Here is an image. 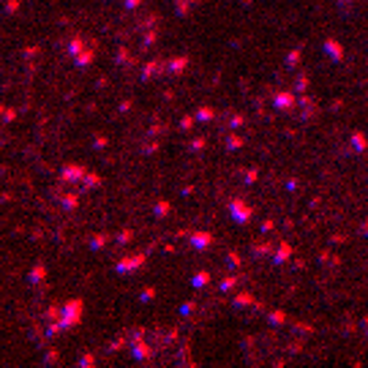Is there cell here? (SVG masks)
<instances>
[{
  "label": "cell",
  "instance_id": "cell-1",
  "mask_svg": "<svg viewBox=\"0 0 368 368\" xmlns=\"http://www.w3.org/2000/svg\"><path fill=\"white\" fill-rule=\"evenodd\" d=\"M82 311H85V303H82V298H71L66 306H63V327L66 330H74V327H79L82 325Z\"/></svg>",
  "mask_w": 368,
  "mask_h": 368
},
{
  "label": "cell",
  "instance_id": "cell-2",
  "mask_svg": "<svg viewBox=\"0 0 368 368\" xmlns=\"http://www.w3.org/2000/svg\"><path fill=\"white\" fill-rule=\"evenodd\" d=\"M229 215H232V221L235 224H249L251 218H254V205H249L246 199H240V197H235V199H229Z\"/></svg>",
  "mask_w": 368,
  "mask_h": 368
},
{
  "label": "cell",
  "instance_id": "cell-3",
  "mask_svg": "<svg viewBox=\"0 0 368 368\" xmlns=\"http://www.w3.org/2000/svg\"><path fill=\"white\" fill-rule=\"evenodd\" d=\"M298 104H300V95L295 90H278L273 95V107H276V112H281V115H292V112L298 109Z\"/></svg>",
  "mask_w": 368,
  "mask_h": 368
},
{
  "label": "cell",
  "instance_id": "cell-4",
  "mask_svg": "<svg viewBox=\"0 0 368 368\" xmlns=\"http://www.w3.org/2000/svg\"><path fill=\"white\" fill-rule=\"evenodd\" d=\"M145 262H148V251H139V254H134V257L117 259L115 270H117V273H134V270H139L142 265H145Z\"/></svg>",
  "mask_w": 368,
  "mask_h": 368
},
{
  "label": "cell",
  "instance_id": "cell-5",
  "mask_svg": "<svg viewBox=\"0 0 368 368\" xmlns=\"http://www.w3.org/2000/svg\"><path fill=\"white\" fill-rule=\"evenodd\" d=\"M85 175H87V169L82 164H66L63 166V172H60V178H58V183H79V180H85Z\"/></svg>",
  "mask_w": 368,
  "mask_h": 368
},
{
  "label": "cell",
  "instance_id": "cell-6",
  "mask_svg": "<svg viewBox=\"0 0 368 368\" xmlns=\"http://www.w3.org/2000/svg\"><path fill=\"white\" fill-rule=\"evenodd\" d=\"M188 240H191V249H194V251H205V249H210V246L215 243L213 232H207V229H197V232H191Z\"/></svg>",
  "mask_w": 368,
  "mask_h": 368
},
{
  "label": "cell",
  "instance_id": "cell-7",
  "mask_svg": "<svg viewBox=\"0 0 368 368\" xmlns=\"http://www.w3.org/2000/svg\"><path fill=\"white\" fill-rule=\"evenodd\" d=\"M131 355L137 360H142V363H150V360L156 357V349L150 347L145 338H137V341H131Z\"/></svg>",
  "mask_w": 368,
  "mask_h": 368
},
{
  "label": "cell",
  "instance_id": "cell-8",
  "mask_svg": "<svg viewBox=\"0 0 368 368\" xmlns=\"http://www.w3.org/2000/svg\"><path fill=\"white\" fill-rule=\"evenodd\" d=\"M325 55L335 63H341L344 58H347V50H344L341 41H335V38H325Z\"/></svg>",
  "mask_w": 368,
  "mask_h": 368
},
{
  "label": "cell",
  "instance_id": "cell-9",
  "mask_svg": "<svg viewBox=\"0 0 368 368\" xmlns=\"http://www.w3.org/2000/svg\"><path fill=\"white\" fill-rule=\"evenodd\" d=\"M188 68V55H175V58L166 60V71H169L172 77H183Z\"/></svg>",
  "mask_w": 368,
  "mask_h": 368
},
{
  "label": "cell",
  "instance_id": "cell-10",
  "mask_svg": "<svg viewBox=\"0 0 368 368\" xmlns=\"http://www.w3.org/2000/svg\"><path fill=\"white\" fill-rule=\"evenodd\" d=\"M289 257H292V246L286 243V240H281V243L276 246V254H273L270 259H273V265H276V267H281V265H284V262L289 259Z\"/></svg>",
  "mask_w": 368,
  "mask_h": 368
},
{
  "label": "cell",
  "instance_id": "cell-11",
  "mask_svg": "<svg viewBox=\"0 0 368 368\" xmlns=\"http://www.w3.org/2000/svg\"><path fill=\"white\" fill-rule=\"evenodd\" d=\"M93 60H95V46H93V44H87L79 55H74V63H77L79 68H87Z\"/></svg>",
  "mask_w": 368,
  "mask_h": 368
},
{
  "label": "cell",
  "instance_id": "cell-12",
  "mask_svg": "<svg viewBox=\"0 0 368 368\" xmlns=\"http://www.w3.org/2000/svg\"><path fill=\"white\" fill-rule=\"evenodd\" d=\"M161 68H166V60H161V58L145 63V66H142V79H153L156 71H161Z\"/></svg>",
  "mask_w": 368,
  "mask_h": 368
},
{
  "label": "cell",
  "instance_id": "cell-13",
  "mask_svg": "<svg viewBox=\"0 0 368 368\" xmlns=\"http://www.w3.org/2000/svg\"><path fill=\"white\" fill-rule=\"evenodd\" d=\"M251 251H254V257H273L276 254L273 243H267V240H257V243L251 246Z\"/></svg>",
  "mask_w": 368,
  "mask_h": 368
},
{
  "label": "cell",
  "instance_id": "cell-14",
  "mask_svg": "<svg viewBox=\"0 0 368 368\" xmlns=\"http://www.w3.org/2000/svg\"><path fill=\"white\" fill-rule=\"evenodd\" d=\"M267 322L273 325V327H281V325L289 322V314L281 311V308H273V311H267Z\"/></svg>",
  "mask_w": 368,
  "mask_h": 368
},
{
  "label": "cell",
  "instance_id": "cell-15",
  "mask_svg": "<svg viewBox=\"0 0 368 368\" xmlns=\"http://www.w3.org/2000/svg\"><path fill=\"white\" fill-rule=\"evenodd\" d=\"M232 303H235L237 308H240V306H251V308H257V303H259V300L254 298L251 292H237V295H235V300H232Z\"/></svg>",
  "mask_w": 368,
  "mask_h": 368
},
{
  "label": "cell",
  "instance_id": "cell-16",
  "mask_svg": "<svg viewBox=\"0 0 368 368\" xmlns=\"http://www.w3.org/2000/svg\"><path fill=\"white\" fill-rule=\"evenodd\" d=\"M352 148H355V153H365V150H368V137H365L363 131L352 134Z\"/></svg>",
  "mask_w": 368,
  "mask_h": 368
},
{
  "label": "cell",
  "instance_id": "cell-17",
  "mask_svg": "<svg viewBox=\"0 0 368 368\" xmlns=\"http://www.w3.org/2000/svg\"><path fill=\"white\" fill-rule=\"evenodd\" d=\"M87 44H90V41H85V38L79 36V33H77V36H71V41H68V52H71V58H74V55H79V52H82V50H85Z\"/></svg>",
  "mask_w": 368,
  "mask_h": 368
},
{
  "label": "cell",
  "instance_id": "cell-18",
  "mask_svg": "<svg viewBox=\"0 0 368 368\" xmlns=\"http://www.w3.org/2000/svg\"><path fill=\"white\" fill-rule=\"evenodd\" d=\"M101 183H104V178H101L99 172H87V175H85V180H82V188L93 191V188H99Z\"/></svg>",
  "mask_w": 368,
  "mask_h": 368
},
{
  "label": "cell",
  "instance_id": "cell-19",
  "mask_svg": "<svg viewBox=\"0 0 368 368\" xmlns=\"http://www.w3.org/2000/svg\"><path fill=\"white\" fill-rule=\"evenodd\" d=\"M58 199L66 210H77L79 207V194H58Z\"/></svg>",
  "mask_w": 368,
  "mask_h": 368
},
{
  "label": "cell",
  "instance_id": "cell-20",
  "mask_svg": "<svg viewBox=\"0 0 368 368\" xmlns=\"http://www.w3.org/2000/svg\"><path fill=\"white\" fill-rule=\"evenodd\" d=\"M153 213H156V218H166V215L172 213V202H166V199H158V202L153 205Z\"/></svg>",
  "mask_w": 368,
  "mask_h": 368
},
{
  "label": "cell",
  "instance_id": "cell-21",
  "mask_svg": "<svg viewBox=\"0 0 368 368\" xmlns=\"http://www.w3.org/2000/svg\"><path fill=\"white\" fill-rule=\"evenodd\" d=\"M44 278H46V267L41 265V262H38V265H36L33 270H30L28 281H30V284H41V281H44Z\"/></svg>",
  "mask_w": 368,
  "mask_h": 368
},
{
  "label": "cell",
  "instance_id": "cell-22",
  "mask_svg": "<svg viewBox=\"0 0 368 368\" xmlns=\"http://www.w3.org/2000/svg\"><path fill=\"white\" fill-rule=\"evenodd\" d=\"M246 145V139L240 137V134H235V129L229 131V137H227V150H240Z\"/></svg>",
  "mask_w": 368,
  "mask_h": 368
},
{
  "label": "cell",
  "instance_id": "cell-23",
  "mask_svg": "<svg viewBox=\"0 0 368 368\" xmlns=\"http://www.w3.org/2000/svg\"><path fill=\"white\" fill-rule=\"evenodd\" d=\"M156 38H158V30H156L153 25H150V28L145 30V41H142V52H148V50H150V46H153V44H156Z\"/></svg>",
  "mask_w": 368,
  "mask_h": 368
},
{
  "label": "cell",
  "instance_id": "cell-24",
  "mask_svg": "<svg viewBox=\"0 0 368 368\" xmlns=\"http://www.w3.org/2000/svg\"><path fill=\"white\" fill-rule=\"evenodd\" d=\"M213 117H215V109L213 107H199L197 109V120H199V123H210Z\"/></svg>",
  "mask_w": 368,
  "mask_h": 368
},
{
  "label": "cell",
  "instance_id": "cell-25",
  "mask_svg": "<svg viewBox=\"0 0 368 368\" xmlns=\"http://www.w3.org/2000/svg\"><path fill=\"white\" fill-rule=\"evenodd\" d=\"M44 319H46V322H60V319H63V308L60 306H50V308L44 311Z\"/></svg>",
  "mask_w": 368,
  "mask_h": 368
},
{
  "label": "cell",
  "instance_id": "cell-26",
  "mask_svg": "<svg viewBox=\"0 0 368 368\" xmlns=\"http://www.w3.org/2000/svg\"><path fill=\"white\" fill-rule=\"evenodd\" d=\"M191 284H194L197 289H202V286H207V284H210V270H199V273L194 276V281H191Z\"/></svg>",
  "mask_w": 368,
  "mask_h": 368
},
{
  "label": "cell",
  "instance_id": "cell-27",
  "mask_svg": "<svg viewBox=\"0 0 368 368\" xmlns=\"http://www.w3.org/2000/svg\"><path fill=\"white\" fill-rule=\"evenodd\" d=\"M300 60H303V50H300V46H295V50L286 55V66L295 68V66H300Z\"/></svg>",
  "mask_w": 368,
  "mask_h": 368
},
{
  "label": "cell",
  "instance_id": "cell-28",
  "mask_svg": "<svg viewBox=\"0 0 368 368\" xmlns=\"http://www.w3.org/2000/svg\"><path fill=\"white\" fill-rule=\"evenodd\" d=\"M60 333H66L63 322H50V327H46V333H44V338H58Z\"/></svg>",
  "mask_w": 368,
  "mask_h": 368
},
{
  "label": "cell",
  "instance_id": "cell-29",
  "mask_svg": "<svg viewBox=\"0 0 368 368\" xmlns=\"http://www.w3.org/2000/svg\"><path fill=\"white\" fill-rule=\"evenodd\" d=\"M237 281H240L237 276H224V278H221V284H218V289H221V292H232V289L237 286Z\"/></svg>",
  "mask_w": 368,
  "mask_h": 368
},
{
  "label": "cell",
  "instance_id": "cell-30",
  "mask_svg": "<svg viewBox=\"0 0 368 368\" xmlns=\"http://www.w3.org/2000/svg\"><path fill=\"white\" fill-rule=\"evenodd\" d=\"M107 243H109V237L104 235V232H99V235H93V237H90V249H93V251H101Z\"/></svg>",
  "mask_w": 368,
  "mask_h": 368
},
{
  "label": "cell",
  "instance_id": "cell-31",
  "mask_svg": "<svg viewBox=\"0 0 368 368\" xmlns=\"http://www.w3.org/2000/svg\"><path fill=\"white\" fill-rule=\"evenodd\" d=\"M191 6H194V0H178V3H175L178 17H188V14H191Z\"/></svg>",
  "mask_w": 368,
  "mask_h": 368
},
{
  "label": "cell",
  "instance_id": "cell-32",
  "mask_svg": "<svg viewBox=\"0 0 368 368\" xmlns=\"http://www.w3.org/2000/svg\"><path fill=\"white\" fill-rule=\"evenodd\" d=\"M308 85H311V79H308V74H300L298 77V85H295V93H308Z\"/></svg>",
  "mask_w": 368,
  "mask_h": 368
},
{
  "label": "cell",
  "instance_id": "cell-33",
  "mask_svg": "<svg viewBox=\"0 0 368 368\" xmlns=\"http://www.w3.org/2000/svg\"><path fill=\"white\" fill-rule=\"evenodd\" d=\"M194 123H197V115H183L180 117V131H191Z\"/></svg>",
  "mask_w": 368,
  "mask_h": 368
},
{
  "label": "cell",
  "instance_id": "cell-34",
  "mask_svg": "<svg viewBox=\"0 0 368 368\" xmlns=\"http://www.w3.org/2000/svg\"><path fill=\"white\" fill-rule=\"evenodd\" d=\"M205 145H207V137H194L191 139V150H194V153H202Z\"/></svg>",
  "mask_w": 368,
  "mask_h": 368
},
{
  "label": "cell",
  "instance_id": "cell-35",
  "mask_svg": "<svg viewBox=\"0 0 368 368\" xmlns=\"http://www.w3.org/2000/svg\"><path fill=\"white\" fill-rule=\"evenodd\" d=\"M131 237H134V232H131V229H123V232H117V235H115V240H117L120 246L131 243Z\"/></svg>",
  "mask_w": 368,
  "mask_h": 368
},
{
  "label": "cell",
  "instance_id": "cell-36",
  "mask_svg": "<svg viewBox=\"0 0 368 368\" xmlns=\"http://www.w3.org/2000/svg\"><path fill=\"white\" fill-rule=\"evenodd\" d=\"M77 365H82V368H90V365H95V355H93V352H87V355L79 357V363H77Z\"/></svg>",
  "mask_w": 368,
  "mask_h": 368
},
{
  "label": "cell",
  "instance_id": "cell-37",
  "mask_svg": "<svg viewBox=\"0 0 368 368\" xmlns=\"http://www.w3.org/2000/svg\"><path fill=\"white\" fill-rule=\"evenodd\" d=\"M44 363H46V365L60 363V352H58V349H50V352H46V357H44Z\"/></svg>",
  "mask_w": 368,
  "mask_h": 368
},
{
  "label": "cell",
  "instance_id": "cell-38",
  "mask_svg": "<svg viewBox=\"0 0 368 368\" xmlns=\"http://www.w3.org/2000/svg\"><path fill=\"white\" fill-rule=\"evenodd\" d=\"M240 126H246V115H240V112H237V115L229 117V129H240Z\"/></svg>",
  "mask_w": 368,
  "mask_h": 368
},
{
  "label": "cell",
  "instance_id": "cell-39",
  "mask_svg": "<svg viewBox=\"0 0 368 368\" xmlns=\"http://www.w3.org/2000/svg\"><path fill=\"white\" fill-rule=\"evenodd\" d=\"M14 120H17V109L3 107V123H14Z\"/></svg>",
  "mask_w": 368,
  "mask_h": 368
},
{
  "label": "cell",
  "instance_id": "cell-40",
  "mask_svg": "<svg viewBox=\"0 0 368 368\" xmlns=\"http://www.w3.org/2000/svg\"><path fill=\"white\" fill-rule=\"evenodd\" d=\"M115 60H117V63H131V55H129V50H126V46H120Z\"/></svg>",
  "mask_w": 368,
  "mask_h": 368
},
{
  "label": "cell",
  "instance_id": "cell-41",
  "mask_svg": "<svg viewBox=\"0 0 368 368\" xmlns=\"http://www.w3.org/2000/svg\"><path fill=\"white\" fill-rule=\"evenodd\" d=\"M194 308H197V303L188 300V303H183V306H180V314L183 316H191V314H194Z\"/></svg>",
  "mask_w": 368,
  "mask_h": 368
},
{
  "label": "cell",
  "instance_id": "cell-42",
  "mask_svg": "<svg viewBox=\"0 0 368 368\" xmlns=\"http://www.w3.org/2000/svg\"><path fill=\"white\" fill-rule=\"evenodd\" d=\"M316 115V104H308V107H303V120H311Z\"/></svg>",
  "mask_w": 368,
  "mask_h": 368
},
{
  "label": "cell",
  "instance_id": "cell-43",
  "mask_svg": "<svg viewBox=\"0 0 368 368\" xmlns=\"http://www.w3.org/2000/svg\"><path fill=\"white\" fill-rule=\"evenodd\" d=\"M153 298H156V286H145V289H142V300L150 303Z\"/></svg>",
  "mask_w": 368,
  "mask_h": 368
},
{
  "label": "cell",
  "instance_id": "cell-44",
  "mask_svg": "<svg viewBox=\"0 0 368 368\" xmlns=\"http://www.w3.org/2000/svg\"><path fill=\"white\" fill-rule=\"evenodd\" d=\"M123 347H126V338H123V335H120V338H115V341L109 344V352H120Z\"/></svg>",
  "mask_w": 368,
  "mask_h": 368
},
{
  "label": "cell",
  "instance_id": "cell-45",
  "mask_svg": "<svg viewBox=\"0 0 368 368\" xmlns=\"http://www.w3.org/2000/svg\"><path fill=\"white\" fill-rule=\"evenodd\" d=\"M19 11V0H6V14H17Z\"/></svg>",
  "mask_w": 368,
  "mask_h": 368
},
{
  "label": "cell",
  "instance_id": "cell-46",
  "mask_svg": "<svg viewBox=\"0 0 368 368\" xmlns=\"http://www.w3.org/2000/svg\"><path fill=\"white\" fill-rule=\"evenodd\" d=\"M107 137H104V134H95V137H93V148H107Z\"/></svg>",
  "mask_w": 368,
  "mask_h": 368
},
{
  "label": "cell",
  "instance_id": "cell-47",
  "mask_svg": "<svg viewBox=\"0 0 368 368\" xmlns=\"http://www.w3.org/2000/svg\"><path fill=\"white\" fill-rule=\"evenodd\" d=\"M259 229H262V232H276V221H273V218H265Z\"/></svg>",
  "mask_w": 368,
  "mask_h": 368
},
{
  "label": "cell",
  "instance_id": "cell-48",
  "mask_svg": "<svg viewBox=\"0 0 368 368\" xmlns=\"http://www.w3.org/2000/svg\"><path fill=\"white\" fill-rule=\"evenodd\" d=\"M259 180V169H249L246 172V183H257Z\"/></svg>",
  "mask_w": 368,
  "mask_h": 368
},
{
  "label": "cell",
  "instance_id": "cell-49",
  "mask_svg": "<svg viewBox=\"0 0 368 368\" xmlns=\"http://www.w3.org/2000/svg\"><path fill=\"white\" fill-rule=\"evenodd\" d=\"M126 9H129V11H137V9H142V0H126Z\"/></svg>",
  "mask_w": 368,
  "mask_h": 368
},
{
  "label": "cell",
  "instance_id": "cell-50",
  "mask_svg": "<svg viewBox=\"0 0 368 368\" xmlns=\"http://www.w3.org/2000/svg\"><path fill=\"white\" fill-rule=\"evenodd\" d=\"M22 52H25V58H36V55L41 52V50H38V46H25Z\"/></svg>",
  "mask_w": 368,
  "mask_h": 368
},
{
  "label": "cell",
  "instance_id": "cell-51",
  "mask_svg": "<svg viewBox=\"0 0 368 368\" xmlns=\"http://www.w3.org/2000/svg\"><path fill=\"white\" fill-rule=\"evenodd\" d=\"M227 262H232V267H240V257L235 251H229V257H227Z\"/></svg>",
  "mask_w": 368,
  "mask_h": 368
},
{
  "label": "cell",
  "instance_id": "cell-52",
  "mask_svg": "<svg viewBox=\"0 0 368 368\" xmlns=\"http://www.w3.org/2000/svg\"><path fill=\"white\" fill-rule=\"evenodd\" d=\"M286 188H289V191H298V188H300V183L292 178V180H286Z\"/></svg>",
  "mask_w": 368,
  "mask_h": 368
},
{
  "label": "cell",
  "instance_id": "cell-53",
  "mask_svg": "<svg viewBox=\"0 0 368 368\" xmlns=\"http://www.w3.org/2000/svg\"><path fill=\"white\" fill-rule=\"evenodd\" d=\"M129 109H131V101H123V104L117 107V112H129Z\"/></svg>",
  "mask_w": 368,
  "mask_h": 368
},
{
  "label": "cell",
  "instance_id": "cell-54",
  "mask_svg": "<svg viewBox=\"0 0 368 368\" xmlns=\"http://www.w3.org/2000/svg\"><path fill=\"white\" fill-rule=\"evenodd\" d=\"M156 150H158V142H150V145L145 148V153H156Z\"/></svg>",
  "mask_w": 368,
  "mask_h": 368
},
{
  "label": "cell",
  "instance_id": "cell-55",
  "mask_svg": "<svg viewBox=\"0 0 368 368\" xmlns=\"http://www.w3.org/2000/svg\"><path fill=\"white\" fill-rule=\"evenodd\" d=\"M357 0H338V6H344V9H349V6H355Z\"/></svg>",
  "mask_w": 368,
  "mask_h": 368
},
{
  "label": "cell",
  "instance_id": "cell-56",
  "mask_svg": "<svg viewBox=\"0 0 368 368\" xmlns=\"http://www.w3.org/2000/svg\"><path fill=\"white\" fill-rule=\"evenodd\" d=\"M360 232H363V235H368V221H363V227H360Z\"/></svg>",
  "mask_w": 368,
  "mask_h": 368
},
{
  "label": "cell",
  "instance_id": "cell-57",
  "mask_svg": "<svg viewBox=\"0 0 368 368\" xmlns=\"http://www.w3.org/2000/svg\"><path fill=\"white\" fill-rule=\"evenodd\" d=\"M194 3H197V0H194Z\"/></svg>",
  "mask_w": 368,
  "mask_h": 368
}]
</instances>
